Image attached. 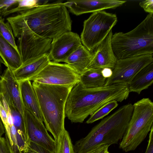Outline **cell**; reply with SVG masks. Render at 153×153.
Masks as SVG:
<instances>
[{
  "label": "cell",
  "mask_w": 153,
  "mask_h": 153,
  "mask_svg": "<svg viewBox=\"0 0 153 153\" xmlns=\"http://www.w3.org/2000/svg\"><path fill=\"white\" fill-rule=\"evenodd\" d=\"M6 20L14 36L17 38L25 27L40 36L52 39L71 30L72 21L69 12L61 1L48 3Z\"/></svg>",
  "instance_id": "cell-1"
},
{
  "label": "cell",
  "mask_w": 153,
  "mask_h": 153,
  "mask_svg": "<svg viewBox=\"0 0 153 153\" xmlns=\"http://www.w3.org/2000/svg\"><path fill=\"white\" fill-rule=\"evenodd\" d=\"M128 85L116 83L86 88L79 82L71 89L65 106V117L73 123H82L89 115L109 102H121L128 97Z\"/></svg>",
  "instance_id": "cell-2"
},
{
  "label": "cell",
  "mask_w": 153,
  "mask_h": 153,
  "mask_svg": "<svg viewBox=\"0 0 153 153\" xmlns=\"http://www.w3.org/2000/svg\"><path fill=\"white\" fill-rule=\"evenodd\" d=\"M133 105H124L93 127L74 146L75 153H85L97 146L117 144L122 138L133 112Z\"/></svg>",
  "instance_id": "cell-3"
},
{
  "label": "cell",
  "mask_w": 153,
  "mask_h": 153,
  "mask_svg": "<svg viewBox=\"0 0 153 153\" xmlns=\"http://www.w3.org/2000/svg\"><path fill=\"white\" fill-rule=\"evenodd\" d=\"M45 127L56 141L64 128L65 109L70 91L74 86L59 85L33 81Z\"/></svg>",
  "instance_id": "cell-4"
},
{
  "label": "cell",
  "mask_w": 153,
  "mask_h": 153,
  "mask_svg": "<svg viewBox=\"0 0 153 153\" xmlns=\"http://www.w3.org/2000/svg\"><path fill=\"white\" fill-rule=\"evenodd\" d=\"M111 44L117 59L153 53V14H149L135 28L113 34Z\"/></svg>",
  "instance_id": "cell-5"
},
{
  "label": "cell",
  "mask_w": 153,
  "mask_h": 153,
  "mask_svg": "<svg viewBox=\"0 0 153 153\" xmlns=\"http://www.w3.org/2000/svg\"><path fill=\"white\" fill-rule=\"evenodd\" d=\"M134 109L119 147L125 152L134 150L150 131L153 122V103L143 98L133 105Z\"/></svg>",
  "instance_id": "cell-6"
},
{
  "label": "cell",
  "mask_w": 153,
  "mask_h": 153,
  "mask_svg": "<svg viewBox=\"0 0 153 153\" xmlns=\"http://www.w3.org/2000/svg\"><path fill=\"white\" fill-rule=\"evenodd\" d=\"M117 21L115 14L104 10L93 13L84 22L80 37L83 46L92 53L112 30Z\"/></svg>",
  "instance_id": "cell-7"
},
{
  "label": "cell",
  "mask_w": 153,
  "mask_h": 153,
  "mask_svg": "<svg viewBox=\"0 0 153 153\" xmlns=\"http://www.w3.org/2000/svg\"><path fill=\"white\" fill-rule=\"evenodd\" d=\"M18 39L17 47L22 65L33 62L49 54L53 40L39 36L27 27L22 29Z\"/></svg>",
  "instance_id": "cell-8"
},
{
  "label": "cell",
  "mask_w": 153,
  "mask_h": 153,
  "mask_svg": "<svg viewBox=\"0 0 153 153\" xmlns=\"http://www.w3.org/2000/svg\"><path fill=\"white\" fill-rule=\"evenodd\" d=\"M80 76L68 64L50 61L30 81L50 85L75 86L79 82Z\"/></svg>",
  "instance_id": "cell-9"
},
{
  "label": "cell",
  "mask_w": 153,
  "mask_h": 153,
  "mask_svg": "<svg viewBox=\"0 0 153 153\" xmlns=\"http://www.w3.org/2000/svg\"><path fill=\"white\" fill-rule=\"evenodd\" d=\"M152 62L153 54L118 59L104 86L118 83L128 85L141 70Z\"/></svg>",
  "instance_id": "cell-10"
},
{
  "label": "cell",
  "mask_w": 153,
  "mask_h": 153,
  "mask_svg": "<svg viewBox=\"0 0 153 153\" xmlns=\"http://www.w3.org/2000/svg\"><path fill=\"white\" fill-rule=\"evenodd\" d=\"M24 118L29 142L41 146L52 153H55L56 142L48 134L43 123L25 107Z\"/></svg>",
  "instance_id": "cell-11"
},
{
  "label": "cell",
  "mask_w": 153,
  "mask_h": 153,
  "mask_svg": "<svg viewBox=\"0 0 153 153\" xmlns=\"http://www.w3.org/2000/svg\"><path fill=\"white\" fill-rule=\"evenodd\" d=\"M82 45L80 38L77 33L71 31L62 34L52 40L49 53L51 61L58 63L64 62Z\"/></svg>",
  "instance_id": "cell-12"
},
{
  "label": "cell",
  "mask_w": 153,
  "mask_h": 153,
  "mask_svg": "<svg viewBox=\"0 0 153 153\" xmlns=\"http://www.w3.org/2000/svg\"><path fill=\"white\" fill-rule=\"evenodd\" d=\"M0 96L9 106L16 108L24 117V107L20 90L19 82L11 70L7 68L0 76Z\"/></svg>",
  "instance_id": "cell-13"
},
{
  "label": "cell",
  "mask_w": 153,
  "mask_h": 153,
  "mask_svg": "<svg viewBox=\"0 0 153 153\" xmlns=\"http://www.w3.org/2000/svg\"><path fill=\"white\" fill-rule=\"evenodd\" d=\"M113 34L111 30L92 53V57L87 69H114L118 59L112 48L111 38Z\"/></svg>",
  "instance_id": "cell-14"
},
{
  "label": "cell",
  "mask_w": 153,
  "mask_h": 153,
  "mask_svg": "<svg viewBox=\"0 0 153 153\" xmlns=\"http://www.w3.org/2000/svg\"><path fill=\"white\" fill-rule=\"evenodd\" d=\"M126 2L116 0H74L64 3L65 6L74 14L78 16L108 9H114Z\"/></svg>",
  "instance_id": "cell-15"
},
{
  "label": "cell",
  "mask_w": 153,
  "mask_h": 153,
  "mask_svg": "<svg viewBox=\"0 0 153 153\" xmlns=\"http://www.w3.org/2000/svg\"><path fill=\"white\" fill-rule=\"evenodd\" d=\"M19 82L20 92L24 107L43 122L38 99L31 81L26 80Z\"/></svg>",
  "instance_id": "cell-16"
},
{
  "label": "cell",
  "mask_w": 153,
  "mask_h": 153,
  "mask_svg": "<svg viewBox=\"0 0 153 153\" xmlns=\"http://www.w3.org/2000/svg\"><path fill=\"white\" fill-rule=\"evenodd\" d=\"M49 54H45L36 61L24 65L13 71L19 82L30 80L37 75L50 61Z\"/></svg>",
  "instance_id": "cell-17"
},
{
  "label": "cell",
  "mask_w": 153,
  "mask_h": 153,
  "mask_svg": "<svg viewBox=\"0 0 153 153\" xmlns=\"http://www.w3.org/2000/svg\"><path fill=\"white\" fill-rule=\"evenodd\" d=\"M0 57L7 68L13 71L19 68L22 62L19 52L0 34Z\"/></svg>",
  "instance_id": "cell-18"
},
{
  "label": "cell",
  "mask_w": 153,
  "mask_h": 153,
  "mask_svg": "<svg viewBox=\"0 0 153 153\" xmlns=\"http://www.w3.org/2000/svg\"><path fill=\"white\" fill-rule=\"evenodd\" d=\"M92 57V53L82 45L70 55L65 61L80 75L87 70Z\"/></svg>",
  "instance_id": "cell-19"
},
{
  "label": "cell",
  "mask_w": 153,
  "mask_h": 153,
  "mask_svg": "<svg viewBox=\"0 0 153 153\" xmlns=\"http://www.w3.org/2000/svg\"><path fill=\"white\" fill-rule=\"evenodd\" d=\"M153 83V62L141 70L128 85L130 92L140 94L142 91L146 89Z\"/></svg>",
  "instance_id": "cell-20"
},
{
  "label": "cell",
  "mask_w": 153,
  "mask_h": 153,
  "mask_svg": "<svg viewBox=\"0 0 153 153\" xmlns=\"http://www.w3.org/2000/svg\"><path fill=\"white\" fill-rule=\"evenodd\" d=\"M102 69H87L80 76V83L86 88L101 87L105 85L107 79L102 74Z\"/></svg>",
  "instance_id": "cell-21"
},
{
  "label": "cell",
  "mask_w": 153,
  "mask_h": 153,
  "mask_svg": "<svg viewBox=\"0 0 153 153\" xmlns=\"http://www.w3.org/2000/svg\"><path fill=\"white\" fill-rule=\"evenodd\" d=\"M13 124L18 135L22 137L28 146L29 141L26 131L24 117L15 108L9 106Z\"/></svg>",
  "instance_id": "cell-22"
},
{
  "label": "cell",
  "mask_w": 153,
  "mask_h": 153,
  "mask_svg": "<svg viewBox=\"0 0 153 153\" xmlns=\"http://www.w3.org/2000/svg\"><path fill=\"white\" fill-rule=\"evenodd\" d=\"M48 1L38 0H18L14 7H11L4 12L1 16H5L11 14L27 11L40 5L48 3Z\"/></svg>",
  "instance_id": "cell-23"
},
{
  "label": "cell",
  "mask_w": 153,
  "mask_h": 153,
  "mask_svg": "<svg viewBox=\"0 0 153 153\" xmlns=\"http://www.w3.org/2000/svg\"><path fill=\"white\" fill-rule=\"evenodd\" d=\"M55 142V153H75L69 133L65 128Z\"/></svg>",
  "instance_id": "cell-24"
},
{
  "label": "cell",
  "mask_w": 153,
  "mask_h": 153,
  "mask_svg": "<svg viewBox=\"0 0 153 153\" xmlns=\"http://www.w3.org/2000/svg\"><path fill=\"white\" fill-rule=\"evenodd\" d=\"M117 102L116 100H113L107 103L91 115L86 123H92L103 118L118 106Z\"/></svg>",
  "instance_id": "cell-25"
},
{
  "label": "cell",
  "mask_w": 153,
  "mask_h": 153,
  "mask_svg": "<svg viewBox=\"0 0 153 153\" xmlns=\"http://www.w3.org/2000/svg\"><path fill=\"white\" fill-rule=\"evenodd\" d=\"M0 34L19 51L11 27L8 22H5L2 16H0Z\"/></svg>",
  "instance_id": "cell-26"
},
{
  "label": "cell",
  "mask_w": 153,
  "mask_h": 153,
  "mask_svg": "<svg viewBox=\"0 0 153 153\" xmlns=\"http://www.w3.org/2000/svg\"><path fill=\"white\" fill-rule=\"evenodd\" d=\"M18 0H0V16L4 12L15 6Z\"/></svg>",
  "instance_id": "cell-27"
},
{
  "label": "cell",
  "mask_w": 153,
  "mask_h": 153,
  "mask_svg": "<svg viewBox=\"0 0 153 153\" xmlns=\"http://www.w3.org/2000/svg\"><path fill=\"white\" fill-rule=\"evenodd\" d=\"M0 153H13L6 137H0Z\"/></svg>",
  "instance_id": "cell-28"
},
{
  "label": "cell",
  "mask_w": 153,
  "mask_h": 153,
  "mask_svg": "<svg viewBox=\"0 0 153 153\" xmlns=\"http://www.w3.org/2000/svg\"><path fill=\"white\" fill-rule=\"evenodd\" d=\"M0 106V117L4 126L5 134L7 135L9 130V124L8 122L7 114L5 109L1 103Z\"/></svg>",
  "instance_id": "cell-29"
},
{
  "label": "cell",
  "mask_w": 153,
  "mask_h": 153,
  "mask_svg": "<svg viewBox=\"0 0 153 153\" xmlns=\"http://www.w3.org/2000/svg\"><path fill=\"white\" fill-rule=\"evenodd\" d=\"M28 148L36 153H52L43 147L30 141L29 143Z\"/></svg>",
  "instance_id": "cell-30"
},
{
  "label": "cell",
  "mask_w": 153,
  "mask_h": 153,
  "mask_svg": "<svg viewBox=\"0 0 153 153\" xmlns=\"http://www.w3.org/2000/svg\"><path fill=\"white\" fill-rule=\"evenodd\" d=\"M140 6L146 12L149 14H153V0H146L140 2Z\"/></svg>",
  "instance_id": "cell-31"
},
{
  "label": "cell",
  "mask_w": 153,
  "mask_h": 153,
  "mask_svg": "<svg viewBox=\"0 0 153 153\" xmlns=\"http://www.w3.org/2000/svg\"><path fill=\"white\" fill-rule=\"evenodd\" d=\"M109 146L108 145L99 146L85 153H105L108 150Z\"/></svg>",
  "instance_id": "cell-32"
},
{
  "label": "cell",
  "mask_w": 153,
  "mask_h": 153,
  "mask_svg": "<svg viewBox=\"0 0 153 153\" xmlns=\"http://www.w3.org/2000/svg\"><path fill=\"white\" fill-rule=\"evenodd\" d=\"M145 153H153V126L150 131L148 144Z\"/></svg>",
  "instance_id": "cell-33"
},
{
  "label": "cell",
  "mask_w": 153,
  "mask_h": 153,
  "mask_svg": "<svg viewBox=\"0 0 153 153\" xmlns=\"http://www.w3.org/2000/svg\"><path fill=\"white\" fill-rule=\"evenodd\" d=\"M101 72L103 76L107 79L111 76L112 70L108 68H104L102 69Z\"/></svg>",
  "instance_id": "cell-34"
},
{
  "label": "cell",
  "mask_w": 153,
  "mask_h": 153,
  "mask_svg": "<svg viewBox=\"0 0 153 153\" xmlns=\"http://www.w3.org/2000/svg\"><path fill=\"white\" fill-rule=\"evenodd\" d=\"M5 132L4 126L0 117V137H2Z\"/></svg>",
  "instance_id": "cell-35"
},
{
  "label": "cell",
  "mask_w": 153,
  "mask_h": 153,
  "mask_svg": "<svg viewBox=\"0 0 153 153\" xmlns=\"http://www.w3.org/2000/svg\"><path fill=\"white\" fill-rule=\"evenodd\" d=\"M25 153H36L31 149L28 148V149Z\"/></svg>",
  "instance_id": "cell-36"
},
{
  "label": "cell",
  "mask_w": 153,
  "mask_h": 153,
  "mask_svg": "<svg viewBox=\"0 0 153 153\" xmlns=\"http://www.w3.org/2000/svg\"><path fill=\"white\" fill-rule=\"evenodd\" d=\"M105 153H109V152H108V151H106Z\"/></svg>",
  "instance_id": "cell-37"
},
{
  "label": "cell",
  "mask_w": 153,
  "mask_h": 153,
  "mask_svg": "<svg viewBox=\"0 0 153 153\" xmlns=\"http://www.w3.org/2000/svg\"><path fill=\"white\" fill-rule=\"evenodd\" d=\"M1 102H0V105H1Z\"/></svg>",
  "instance_id": "cell-38"
}]
</instances>
